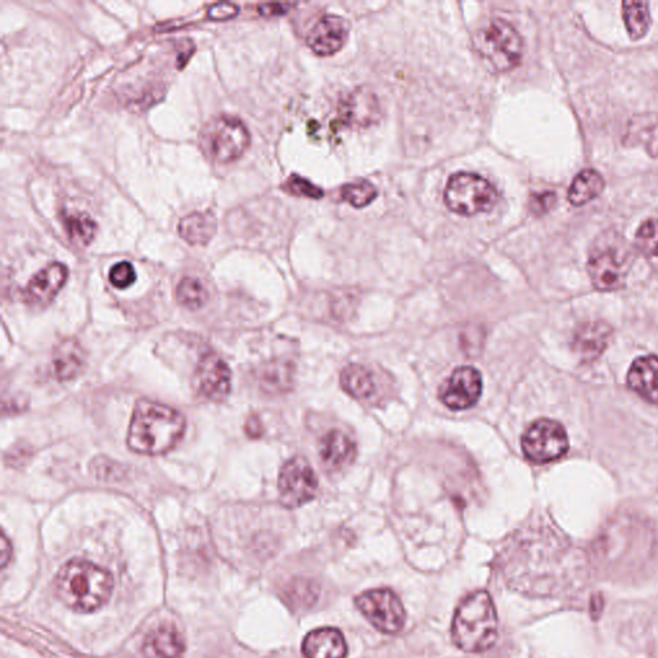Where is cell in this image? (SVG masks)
Instances as JSON below:
<instances>
[{"mask_svg": "<svg viewBox=\"0 0 658 658\" xmlns=\"http://www.w3.org/2000/svg\"><path fill=\"white\" fill-rule=\"evenodd\" d=\"M54 589L63 605L80 614H89L110 599L114 579L96 563L72 560L58 571Z\"/></svg>", "mask_w": 658, "mask_h": 658, "instance_id": "cell-2", "label": "cell"}, {"mask_svg": "<svg viewBox=\"0 0 658 658\" xmlns=\"http://www.w3.org/2000/svg\"><path fill=\"white\" fill-rule=\"evenodd\" d=\"M635 242L644 254L658 256V219H650L638 229Z\"/></svg>", "mask_w": 658, "mask_h": 658, "instance_id": "cell-32", "label": "cell"}, {"mask_svg": "<svg viewBox=\"0 0 658 658\" xmlns=\"http://www.w3.org/2000/svg\"><path fill=\"white\" fill-rule=\"evenodd\" d=\"M625 143L643 144L651 156H658V115L635 116L630 121Z\"/></svg>", "mask_w": 658, "mask_h": 658, "instance_id": "cell-23", "label": "cell"}, {"mask_svg": "<svg viewBox=\"0 0 658 658\" xmlns=\"http://www.w3.org/2000/svg\"><path fill=\"white\" fill-rule=\"evenodd\" d=\"M498 198V191L489 180L464 171L452 175L444 191L445 205L462 216L488 213L497 205Z\"/></svg>", "mask_w": 658, "mask_h": 658, "instance_id": "cell-6", "label": "cell"}, {"mask_svg": "<svg viewBox=\"0 0 658 658\" xmlns=\"http://www.w3.org/2000/svg\"><path fill=\"white\" fill-rule=\"evenodd\" d=\"M340 114L347 124L367 126L376 123L380 116V102L376 94L367 89H358L341 103Z\"/></svg>", "mask_w": 658, "mask_h": 658, "instance_id": "cell-17", "label": "cell"}, {"mask_svg": "<svg viewBox=\"0 0 658 658\" xmlns=\"http://www.w3.org/2000/svg\"><path fill=\"white\" fill-rule=\"evenodd\" d=\"M295 4L288 3H268L260 4L258 11L260 15L265 17L281 16L285 15Z\"/></svg>", "mask_w": 658, "mask_h": 658, "instance_id": "cell-36", "label": "cell"}, {"mask_svg": "<svg viewBox=\"0 0 658 658\" xmlns=\"http://www.w3.org/2000/svg\"><path fill=\"white\" fill-rule=\"evenodd\" d=\"M69 278V269L61 263L47 265L27 283L22 297L26 304L45 306L52 303Z\"/></svg>", "mask_w": 658, "mask_h": 658, "instance_id": "cell-14", "label": "cell"}, {"mask_svg": "<svg viewBox=\"0 0 658 658\" xmlns=\"http://www.w3.org/2000/svg\"><path fill=\"white\" fill-rule=\"evenodd\" d=\"M245 431L247 436L251 437V439H260L264 434V427L260 418L258 416H251L247 419Z\"/></svg>", "mask_w": 658, "mask_h": 658, "instance_id": "cell-37", "label": "cell"}, {"mask_svg": "<svg viewBox=\"0 0 658 658\" xmlns=\"http://www.w3.org/2000/svg\"><path fill=\"white\" fill-rule=\"evenodd\" d=\"M355 605L381 633H399L407 619L403 603L389 589H374L359 594L355 598Z\"/></svg>", "mask_w": 658, "mask_h": 658, "instance_id": "cell-8", "label": "cell"}, {"mask_svg": "<svg viewBox=\"0 0 658 658\" xmlns=\"http://www.w3.org/2000/svg\"><path fill=\"white\" fill-rule=\"evenodd\" d=\"M603 606H605V602H603L601 594H593L592 599H590V615H592L593 620L599 619L603 611Z\"/></svg>", "mask_w": 658, "mask_h": 658, "instance_id": "cell-38", "label": "cell"}, {"mask_svg": "<svg viewBox=\"0 0 658 658\" xmlns=\"http://www.w3.org/2000/svg\"><path fill=\"white\" fill-rule=\"evenodd\" d=\"M628 270V254L623 247L607 243L594 246L590 252L588 272L594 287L599 291L620 290L625 285Z\"/></svg>", "mask_w": 658, "mask_h": 658, "instance_id": "cell-9", "label": "cell"}, {"mask_svg": "<svg viewBox=\"0 0 658 658\" xmlns=\"http://www.w3.org/2000/svg\"><path fill=\"white\" fill-rule=\"evenodd\" d=\"M349 36V22L340 16L326 15L310 29L306 43L321 57L332 56L344 47Z\"/></svg>", "mask_w": 658, "mask_h": 658, "instance_id": "cell-13", "label": "cell"}, {"mask_svg": "<svg viewBox=\"0 0 658 658\" xmlns=\"http://www.w3.org/2000/svg\"><path fill=\"white\" fill-rule=\"evenodd\" d=\"M605 189V179L598 171L585 169L572 180L569 201L574 206H583L601 195Z\"/></svg>", "mask_w": 658, "mask_h": 658, "instance_id": "cell-25", "label": "cell"}, {"mask_svg": "<svg viewBox=\"0 0 658 658\" xmlns=\"http://www.w3.org/2000/svg\"><path fill=\"white\" fill-rule=\"evenodd\" d=\"M319 454L323 466L328 471H341L353 464L356 457V444L345 432L332 430L323 436Z\"/></svg>", "mask_w": 658, "mask_h": 658, "instance_id": "cell-16", "label": "cell"}, {"mask_svg": "<svg viewBox=\"0 0 658 658\" xmlns=\"http://www.w3.org/2000/svg\"><path fill=\"white\" fill-rule=\"evenodd\" d=\"M278 489L283 506L301 507L317 493L318 477L305 458L295 457L286 462L279 472Z\"/></svg>", "mask_w": 658, "mask_h": 658, "instance_id": "cell-10", "label": "cell"}, {"mask_svg": "<svg viewBox=\"0 0 658 658\" xmlns=\"http://www.w3.org/2000/svg\"><path fill=\"white\" fill-rule=\"evenodd\" d=\"M623 16L630 38L637 40L647 34L651 26V13L648 3L624 2Z\"/></svg>", "mask_w": 658, "mask_h": 658, "instance_id": "cell-28", "label": "cell"}, {"mask_svg": "<svg viewBox=\"0 0 658 658\" xmlns=\"http://www.w3.org/2000/svg\"><path fill=\"white\" fill-rule=\"evenodd\" d=\"M216 219L210 213H192L184 216L178 225V232L184 241L192 246H205L216 233Z\"/></svg>", "mask_w": 658, "mask_h": 658, "instance_id": "cell-21", "label": "cell"}, {"mask_svg": "<svg viewBox=\"0 0 658 658\" xmlns=\"http://www.w3.org/2000/svg\"><path fill=\"white\" fill-rule=\"evenodd\" d=\"M473 47L480 60L493 72H508L520 65L524 40L503 18H490L473 35Z\"/></svg>", "mask_w": 658, "mask_h": 658, "instance_id": "cell-4", "label": "cell"}, {"mask_svg": "<svg viewBox=\"0 0 658 658\" xmlns=\"http://www.w3.org/2000/svg\"><path fill=\"white\" fill-rule=\"evenodd\" d=\"M84 353L78 342L63 341L53 355V372L60 381H69L83 371Z\"/></svg>", "mask_w": 658, "mask_h": 658, "instance_id": "cell-22", "label": "cell"}, {"mask_svg": "<svg viewBox=\"0 0 658 658\" xmlns=\"http://www.w3.org/2000/svg\"><path fill=\"white\" fill-rule=\"evenodd\" d=\"M377 193V189L372 183L360 180V182L346 184V186L342 188L341 196L346 202H349L351 206L360 209V207L372 204L377 198Z\"/></svg>", "mask_w": 658, "mask_h": 658, "instance_id": "cell-31", "label": "cell"}, {"mask_svg": "<svg viewBox=\"0 0 658 658\" xmlns=\"http://www.w3.org/2000/svg\"><path fill=\"white\" fill-rule=\"evenodd\" d=\"M522 452L536 464L557 461L569 450V436L565 427L553 419H539L525 431L521 440Z\"/></svg>", "mask_w": 658, "mask_h": 658, "instance_id": "cell-7", "label": "cell"}, {"mask_svg": "<svg viewBox=\"0 0 658 658\" xmlns=\"http://www.w3.org/2000/svg\"><path fill=\"white\" fill-rule=\"evenodd\" d=\"M177 299L186 308L197 310L206 304L207 291L198 279L186 277L178 285Z\"/></svg>", "mask_w": 658, "mask_h": 658, "instance_id": "cell-29", "label": "cell"}, {"mask_svg": "<svg viewBox=\"0 0 658 658\" xmlns=\"http://www.w3.org/2000/svg\"><path fill=\"white\" fill-rule=\"evenodd\" d=\"M340 381L342 389L351 398L359 400L371 398L376 391L373 373L364 365L350 364L342 371Z\"/></svg>", "mask_w": 658, "mask_h": 658, "instance_id": "cell-24", "label": "cell"}, {"mask_svg": "<svg viewBox=\"0 0 658 658\" xmlns=\"http://www.w3.org/2000/svg\"><path fill=\"white\" fill-rule=\"evenodd\" d=\"M250 142L246 125L237 117L228 115L211 119L202 129L200 138L202 151L219 164H229L240 159Z\"/></svg>", "mask_w": 658, "mask_h": 658, "instance_id": "cell-5", "label": "cell"}, {"mask_svg": "<svg viewBox=\"0 0 658 658\" xmlns=\"http://www.w3.org/2000/svg\"><path fill=\"white\" fill-rule=\"evenodd\" d=\"M11 556V545L8 543L6 535L2 536V565L6 566L8 558Z\"/></svg>", "mask_w": 658, "mask_h": 658, "instance_id": "cell-40", "label": "cell"}, {"mask_svg": "<svg viewBox=\"0 0 658 658\" xmlns=\"http://www.w3.org/2000/svg\"><path fill=\"white\" fill-rule=\"evenodd\" d=\"M628 385L643 399L658 403V358L655 355L635 359L628 373Z\"/></svg>", "mask_w": 658, "mask_h": 658, "instance_id": "cell-18", "label": "cell"}, {"mask_svg": "<svg viewBox=\"0 0 658 658\" xmlns=\"http://www.w3.org/2000/svg\"><path fill=\"white\" fill-rule=\"evenodd\" d=\"M263 387L269 392H283L291 387L292 367L286 363L269 364L263 373Z\"/></svg>", "mask_w": 658, "mask_h": 658, "instance_id": "cell-30", "label": "cell"}, {"mask_svg": "<svg viewBox=\"0 0 658 658\" xmlns=\"http://www.w3.org/2000/svg\"><path fill=\"white\" fill-rule=\"evenodd\" d=\"M186 421L177 410L155 401L141 400L135 405L128 431V445L134 453L161 455L170 452L182 440Z\"/></svg>", "mask_w": 658, "mask_h": 658, "instance_id": "cell-1", "label": "cell"}, {"mask_svg": "<svg viewBox=\"0 0 658 658\" xmlns=\"http://www.w3.org/2000/svg\"><path fill=\"white\" fill-rule=\"evenodd\" d=\"M481 394L480 372L472 367H462L455 369L452 376L441 385L439 398L449 409L464 410L476 405Z\"/></svg>", "mask_w": 658, "mask_h": 658, "instance_id": "cell-11", "label": "cell"}, {"mask_svg": "<svg viewBox=\"0 0 658 658\" xmlns=\"http://www.w3.org/2000/svg\"><path fill=\"white\" fill-rule=\"evenodd\" d=\"M143 652L146 658H179L184 652L183 638L177 629L160 626L147 635Z\"/></svg>", "mask_w": 658, "mask_h": 658, "instance_id": "cell-20", "label": "cell"}, {"mask_svg": "<svg viewBox=\"0 0 658 658\" xmlns=\"http://www.w3.org/2000/svg\"><path fill=\"white\" fill-rule=\"evenodd\" d=\"M231 369L220 356L206 354L198 363L195 385L198 394L213 403L228 398L232 386Z\"/></svg>", "mask_w": 658, "mask_h": 658, "instance_id": "cell-12", "label": "cell"}, {"mask_svg": "<svg viewBox=\"0 0 658 658\" xmlns=\"http://www.w3.org/2000/svg\"><path fill=\"white\" fill-rule=\"evenodd\" d=\"M240 13V7L234 3H218L213 4L209 8V18L214 21H227L231 18L236 17Z\"/></svg>", "mask_w": 658, "mask_h": 658, "instance_id": "cell-35", "label": "cell"}, {"mask_svg": "<svg viewBox=\"0 0 658 658\" xmlns=\"http://www.w3.org/2000/svg\"><path fill=\"white\" fill-rule=\"evenodd\" d=\"M321 588L312 579L296 578L286 585L283 598L295 611L309 610L317 605Z\"/></svg>", "mask_w": 658, "mask_h": 658, "instance_id": "cell-26", "label": "cell"}, {"mask_svg": "<svg viewBox=\"0 0 658 658\" xmlns=\"http://www.w3.org/2000/svg\"><path fill=\"white\" fill-rule=\"evenodd\" d=\"M540 200L542 202H539V204H534L535 210L539 211V213H544V211L548 210L549 206L553 205L554 202V193H543V195H539Z\"/></svg>", "mask_w": 658, "mask_h": 658, "instance_id": "cell-39", "label": "cell"}, {"mask_svg": "<svg viewBox=\"0 0 658 658\" xmlns=\"http://www.w3.org/2000/svg\"><path fill=\"white\" fill-rule=\"evenodd\" d=\"M135 279H137V273H135L134 267L129 261H120L110 270L111 285L119 288V290H125V288L132 286Z\"/></svg>", "mask_w": 658, "mask_h": 658, "instance_id": "cell-33", "label": "cell"}, {"mask_svg": "<svg viewBox=\"0 0 658 658\" xmlns=\"http://www.w3.org/2000/svg\"><path fill=\"white\" fill-rule=\"evenodd\" d=\"M62 220L72 245L87 247L96 237L98 225L92 216L85 213H65Z\"/></svg>", "mask_w": 658, "mask_h": 658, "instance_id": "cell-27", "label": "cell"}, {"mask_svg": "<svg viewBox=\"0 0 658 658\" xmlns=\"http://www.w3.org/2000/svg\"><path fill=\"white\" fill-rule=\"evenodd\" d=\"M285 188L295 196L310 198L323 197L322 189L314 187L312 183L308 182V180L297 177V175H292V177L287 180Z\"/></svg>", "mask_w": 658, "mask_h": 658, "instance_id": "cell-34", "label": "cell"}, {"mask_svg": "<svg viewBox=\"0 0 658 658\" xmlns=\"http://www.w3.org/2000/svg\"><path fill=\"white\" fill-rule=\"evenodd\" d=\"M612 329L605 322L581 324L572 337L571 347L584 362H593L607 349Z\"/></svg>", "mask_w": 658, "mask_h": 658, "instance_id": "cell-15", "label": "cell"}, {"mask_svg": "<svg viewBox=\"0 0 658 658\" xmlns=\"http://www.w3.org/2000/svg\"><path fill=\"white\" fill-rule=\"evenodd\" d=\"M499 621L489 593L475 592L455 611L452 637L455 646L464 652L489 651L498 639Z\"/></svg>", "mask_w": 658, "mask_h": 658, "instance_id": "cell-3", "label": "cell"}, {"mask_svg": "<svg viewBox=\"0 0 658 658\" xmlns=\"http://www.w3.org/2000/svg\"><path fill=\"white\" fill-rule=\"evenodd\" d=\"M306 658H345L347 646L340 630L322 628L306 635L303 643Z\"/></svg>", "mask_w": 658, "mask_h": 658, "instance_id": "cell-19", "label": "cell"}]
</instances>
